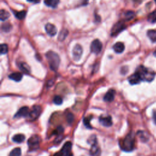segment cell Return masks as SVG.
Here are the masks:
<instances>
[{
	"label": "cell",
	"mask_w": 156,
	"mask_h": 156,
	"mask_svg": "<svg viewBox=\"0 0 156 156\" xmlns=\"http://www.w3.org/2000/svg\"><path fill=\"white\" fill-rule=\"evenodd\" d=\"M83 48L80 45H76L73 50V56L74 60H79L83 55Z\"/></svg>",
	"instance_id": "obj_8"
},
{
	"label": "cell",
	"mask_w": 156,
	"mask_h": 156,
	"mask_svg": "<svg viewBox=\"0 0 156 156\" xmlns=\"http://www.w3.org/2000/svg\"><path fill=\"white\" fill-rule=\"evenodd\" d=\"M148 20L151 23H155L156 22V11H154L148 15Z\"/></svg>",
	"instance_id": "obj_27"
},
{
	"label": "cell",
	"mask_w": 156,
	"mask_h": 156,
	"mask_svg": "<svg viewBox=\"0 0 156 156\" xmlns=\"http://www.w3.org/2000/svg\"><path fill=\"white\" fill-rule=\"evenodd\" d=\"M11 29H12V26L9 23H5L2 26V29L6 32H8L9 31H11Z\"/></svg>",
	"instance_id": "obj_30"
},
{
	"label": "cell",
	"mask_w": 156,
	"mask_h": 156,
	"mask_svg": "<svg viewBox=\"0 0 156 156\" xmlns=\"http://www.w3.org/2000/svg\"><path fill=\"white\" fill-rule=\"evenodd\" d=\"M68 34V31L64 29L63 30H62L59 34V37H58V39L60 40V41H62L63 40H65V39L67 35Z\"/></svg>",
	"instance_id": "obj_25"
},
{
	"label": "cell",
	"mask_w": 156,
	"mask_h": 156,
	"mask_svg": "<svg viewBox=\"0 0 156 156\" xmlns=\"http://www.w3.org/2000/svg\"><path fill=\"white\" fill-rule=\"evenodd\" d=\"M9 17H10V14L8 11L4 9H2L1 11H0V19H1L2 22L6 21L9 18Z\"/></svg>",
	"instance_id": "obj_20"
},
{
	"label": "cell",
	"mask_w": 156,
	"mask_h": 156,
	"mask_svg": "<svg viewBox=\"0 0 156 156\" xmlns=\"http://www.w3.org/2000/svg\"><path fill=\"white\" fill-rule=\"evenodd\" d=\"M88 142L89 144H90L91 145H93L94 144L97 143V137L95 135H92L91 137L89 138V140H88Z\"/></svg>",
	"instance_id": "obj_33"
},
{
	"label": "cell",
	"mask_w": 156,
	"mask_h": 156,
	"mask_svg": "<svg viewBox=\"0 0 156 156\" xmlns=\"http://www.w3.org/2000/svg\"><path fill=\"white\" fill-rule=\"evenodd\" d=\"M135 16V14L132 11H127L125 14V18L127 20H131Z\"/></svg>",
	"instance_id": "obj_29"
},
{
	"label": "cell",
	"mask_w": 156,
	"mask_h": 156,
	"mask_svg": "<svg viewBox=\"0 0 156 156\" xmlns=\"http://www.w3.org/2000/svg\"><path fill=\"white\" fill-rule=\"evenodd\" d=\"M45 30L46 33L51 37L54 36L57 32V29L56 26L51 23H48L45 25Z\"/></svg>",
	"instance_id": "obj_11"
},
{
	"label": "cell",
	"mask_w": 156,
	"mask_h": 156,
	"mask_svg": "<svg viewBox=\"0 0 156 156\" xmlns=\"http://www.w3.org/2000/svg\"><path fill=\"white\" fill-rule=\"evenodd\" d=\"M42 113V107L40 106L36 105L33 106L32 110L30 111L28 116L30 121H34L37 119Z\"/></svg>",
	"instance_id": "obj_5"
},
{
	"label": "cell",
	"mask_w": 156,
	"mask_h": 156,
	"mask_svg": "<svg viewBox=\"0 0 156 156\" xmlns=\"http://www.w3.org/2000/svg\"><path fill=\"white\" fill-rule=\"evenodd\" d=\"M66 120L69 124H71L74 121V115L71 113H68L66 115Z\"/></svg>",
	"instance_id": "obj_32"
},
{
	"label": "cell",
	"mask_w": 156,
	"mask_h": 156,
	"mask_svg": "<svg viewBox=\"0 0 156 156\" xmlns=\"http://www.w3.org/2000/svg\"><path fill=\"white\" fill-rule=\"evenodd\" d=\"M141 81V80L140 76L137 73L131 75L129 77V82L131 85L138 84L140 83Z\"/></svg>",
	"instance_id": "obj_14"
},
{
	"label": "cell",
	"mask_w": 156,
	"mask_h": 156,
	"mask_svg": "<svg viewBox=\"0 0 156 156\" xmlns=\"http://www.w3.org/2000/svg\"><path fill=\"white\" fill-rule=\"evenodd\" d=\"M25 140V136L23 134H16L12 137L13 141L17 143H22Z\"/></svg>",
	"instance_id": "obj_19"
},
{
	"label": "cell",
	"mask_w": 156,
	"mask_h": 156,
	"mask_svg": "<svg viewBox=\"0 0 156 156\" xmlns=\"http://www.w3.org/2000/svg\"><path fill=\"white\" fill-rule=\"evenodd\" d=\"M113 49L115 53H117L118 54H120L124 51V50L125 49V46H124V45L123 43L117 42L114 45Z\"/></svg>",
	"instance_id": "obj_16"
},
{
	"label": "cell",
	"mask_w": 156,
	"mask_h": 156,
	"mask_svg": "<svg viewBox=\"0 0 156 156\" xmlns=\"http://www.w3.org/2000/svg\"><path fill=\"white\" fill-rule=\"evenodd\" d=\"M115 90L113 89H110L109 90L106 94L105 95V96L104 97V100L106 102H112L114 100L115 98Z\"/></svg>",
	"instance_id": "obj_15"
},
{
	"label": "cell",
	"mask_w": 156,
	"mask_h": 156,
	"mask_svg": "<svg viewBox=\"0 0 156 156\" xmlns=\"http://www.w3.org/2000/svg\"><path fill=\"white\" fill-rule=\"evenodd\" d=\"M140 77L141 81L147 82L152 81L155 77V73L152 70L143 66H140L136 70V72Z\"/></svg>",
	"instance_id": "obj_2"
},
{
	"label": "cell",
	"mask_w": 156,
	"mask_h": 156,
	"mask_svg": "<svg viewBox=\"0 0 156 156\" xmlns=\"http://www.w3.org/2000/svg\"><path fill=\"white\" fill-rule=\"evenodd\" d=\"M8 52V46L6 44H2L1 45V54H5Z\"/></svg>",
	"instance_id": "obj_31"
},
{
	"label": "cell",
	"mask_w": 156,
	"mask_h": 156,
	"mask_svg": "<svg viewBox=\"0 0 156 156\" xmlns=\"http://www.w3.org/2000/svg\"><path fill=\"white\" fill-rule=\"evenodd\" d=\"M9 77L11 80H12L14 81H16V82H19L22 80L23 74L21 73L15 72V73H13L11 74Z\"/></svg>",
	"instance_id": "obj_17"
},
{
	"label": "cell",
	"mask_w": 156,
	"mask_h": 156,
	"mask_svg": "<svg viewBox=\"0 0 156 156\" xmlns=\"http://www.w3.org/2000/svg\"><path fill=\"white\" fill-rule=\"evenodd\" d=\"M147 36L152 42H156V31L149 30L147 32Z\"/></svg>",
	"instance_id": "obj_22"
},
{
	"label": "cell",
	"mask_w": 156,
	"mask_h": 156,
	"mask_svg": "<svg viewBox=\"0 0 156 156\" xmlns=\"http://www.w3.org/2000/svg\"><path fill=\"white\" fill-rule=\"evenodd\" d=\"M154 55L155 56V57H156V50L155 51V52L154 53Z\"/></svg>",
	"instance_id": "obj_38"
},
{
	"label": "cell",
	"mask_w": 156,
	"mask_h": 156,
	"mask_svg": "<svg viewBox=\"0 0 156 156\" xmlns=\"http://www.w3.org/2000/svg\"><path fill=\"white\" fill-rule=\"evenodd\" d=\"M102 48H103V45L100 40L96 39L92 42L90 46V50L92 53L98 54L101 51Z\"/></svg>",
	"instance_id": "obj_6"
},
{
	"label": "cell",
	"mask_w": 156,
	"mask_h": 156,
	"mask_svg": "<svg viewBox=\"0 0 156 156\" xmlns=\"http://www.w3.org/2000/svg\"><path fill=\"white\" fill-rule=\"evenodd\" d=\"M27 1L29 3H33L35 4H37V3H40V0H27Z\"/></svg>",
	"instance_id": "obj_35"
},
{
	"label": "cell",
	"mask_w": 156,
	"mask_h": 156,
	"mask_svg": "<svg viewBox=\"0 0 156 156\" xmlns=\"http://www.w3.org/2000/svg\"><path fill=\"white\" fill-rule=\"evenodd\" d=\"M155 3H156V0H155Z\"/></svg>",
	"instance_id": "obj_39"
},
{
	"label": "cell",
	"mask_w": 156,
	"mask_h": 156,
	"mask_svg": "<svg viewBox=\"0 0 156 156\" xmlns=\"http://www.w3.org/2000/svg\"><path fill=\"white\" fill-rule=\"evenodd\" d=\"M120 147L126 152H131L134 150L135 146V137L133 133H129L124 139L120 141Z\"/></svg>",
	"instance_id": "obj_1"
},
{
	"label": "cell",
	"mask_w": 156,
	"mask_h": 156,
	"mask_svg": "<svg viewBox=\"0 0 156 156\" xmlns=\"http://www.w3.org/2000/svg\"><path fill=\"white\" fill-rule=\"evenodd\" d=\"M101 154V149L98 146L97 143L92 145L90 150V154L91 155V156H100Z\"/></svg>",
	"instance_id": "obj_13"
},
{
	"label": "cell",
	"mask_w": 156,
	"mask_h": 156,
	"mask_svg": "<svg viewBox=\"0 0 156 156\" xmlns=\"http://www.w3.org/2000/svg\"><path fill=\"white\" fill-rule=\"evenodd\" d=\"M46 57L48 61L50 68L53 71H57L60 62L59 55L56 53L50 51L46 54Z\"/></svg>",
	"instance_id": "obj_3"
},
{
	"label": "cell",
	"mask_w": 156,
	"mask_h": 156,
	"mask_svg": "<svg viewBox=\"0 0 156 156\" xmlns=\"http://www.w3.org/2000/svg\"><path fill=\"white\" fill-rule=\"evenodd\" d=\"M19 68L23 73L26 74H29L31 72L29 66L26 63H20L19 65Z\"/></svg>",
	"instance_id": "obj_21"
},
{
	"label": "cell",
	"mask_w": 156,
	"mask_h": 156,
	"mask_svg": "<svg viewBox=\"0 0 156 156\" xmlns=\"http://www.w3.org/2000/svg\"><path fill=\"white\" fill-rule=\"evenodd\" d=\"M100 123L101 124L105 127H110L112 125V117L110 115H101L99 118Z\"/></svg>",
	"instance_id": "obj_9"
},
{
	"label": "cell",
	"mask_w": 156,
	"mask_h": 156,
	"mask_svg": "<svg viewBox=\"0 0 156 156\" xmlns=\"http://www.w3.org/2000/svg\"><path fill=\"white\" fill-rule=\"evenodd\" d=\"M29 109L28 107L25 106L20 108L16 114L14 115V118H22V117H26L29 115Z\"/></svg>",
	"instance_id": "obj_10"
},
{
	"label": "cell",
	"mask_w": 156,
	"mask_h": 156,
	"mask_svg": "<svg viewBox=\"0 0 156 156\" xmlns=\"http://www.w3.org/2000/svg\"><path fill=\"white\" fill-rule=\"evenodd\" d=\"M71 148H72V143L70 141L66 142L63 144L60 151L59 152L61 156H71Z\"/></svg>",
	"instance_id": "obj_7"
},
{
	"label": "cell",
	"mask_w": 156,
	"mask_h": 156,
	"mask_svg": "<svg viewBox=\"0 0 156 156\" xmlns=\"http://www.w3.org/2000/svg\"><path fill=\"white\" fill-rule=\"evenodd\" d=\"M80 3L82 6H86L88 5L89 0H80Z\"/></svg>",
	"instance_id": "obj_34"
},
{
	"label": "cell",
	"mask_w": 156,
	"mask_h": 156,
	"mask_svg": "<svg viewBox=\"0 0 156 156\" xmlns=\"http://www.w3.org/2000/svg\"><path fill=\"white\" fill-rule=\"evenodd\" d=\"M92 119V117L90 116V117H87L86 118H84V125L89 129H92V126L90 125V120Z\"/></svg>",
	"instance_id": "obj_26"
},
{
	"label": "cell",
	"mask_w": 156,
	"mask_h": 156,
	"mask_svg": "<svg viewBox=\"0 0 156 156\" xmlns=\"http://www.w3.org/2000/svg\"><path fill=\"white\" fill-rule=\"evenodd\" d=\"M40 142V137L37 135H32L28 141V144L31 151L36 150L39 148Z\"/></svg>",
	"instance_id": "obj_4"
},
{
	"label": "cell",
	"mask_w": 156,
	"mask_h": 156,
	"mask_svg": "<svg viewBox=\"0 0 156 156\" xmlns=\"http://www.w3.org/2000/svg\"><path fill=\"white\" fill-rule=\"evenodd\" d=\"M125 28V26L122 23H117L113 28L112 30V36H115L118 34L121 31H123Z\"/></svg>",
	"instance_id": "obj_12"
},
{
	"label": "cell",
	"mask_w": 156,
	"mask_h": 156,
	"mask_svg": "<svg viewBox=\"0 0 156 156\" xmlns=\"http://www.w3.org/2000/svg\"><path fill=\"white\" fill-rule=\"evenodd\" d=\"M14 15L18 19L23 20L25 18V17L26 15V11H22L20 12H14Z\"/></svg>",
	"instance_id": "obj_23"
},
{
	"label": "cell",
	"mask_w": 156,
	"mask_h": 156,
	"mask_svg": "<svg viewBox=\"0 0 156 156\" xmlns=\"http://www.w3.org/2000/svg\"><path fill=\"white\" fill-rule=\"evenodd\" d=\"M60 0H45V4L52 8H56L57 7Z\"/></svg>",
	"instance_id": "obj_18"
},
{
	"label": "cell",
	"mask_w": 156,
	"mask_h": 156,
	"mask_svg": "<svg viewBox=\"0 0 156 156\" xmlns=\"http://www.w3.org/2000/svg\"><path fill=\"white\" fill-rule=\"evenodd\" d=\"M153 120L156 124V110H154L153 112Z\"/></svg>",
	"instance_id": "obj_36"
},
{
	"label": "cell",
	"mask_w": 156,
	"mask_h": 156,
	"mask_svg": "<svg viewBox=\"0 0 156 156\" xmlns=\"http://www.w3.org/2000/svg\"><path fill=\"white\" fill-rule=\"evenodd\" d=\"M53 156H61V155H60V152H57V153H56Z\"/></svg>",
	"instance_id": "obj_37"
},
{
	"label": "cell",
	"mask_w": 156,
	"mask_h": 156,
	"mask_svg": "<svg viewBox=\"0 0 156 156\" xmlns=\"http://www.w3.org/2000/svg\"><path fill=\"white\" fill-rule=\"evenodd\" d=\"M53 103L56 105H60L63 103V100L61 97L59 95H56L53 98Z\"/></svg>",
	"instance_id": "obj_28"
},
{
	"label": "cell",
	"mask_w": 156,
	"mask_h": 156,
	"mask_svg": "<svg viewBox=\"0 0 156 156\" xmlns=\"http://www.w3.org/2000/svg\"><path fill=\"white\" fill-rule=\"evenodd\" d=\"M22 151L20 148H16L12 150L9 154V156H21Z\"/></svg>",
	"instance_id": "obj_24"
}]
</instances>
